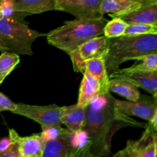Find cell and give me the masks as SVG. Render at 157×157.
Segmentation results:
<instances>
[{"label": "cell", "instance_id": "6da1fadb", "mask_svg": "<svg viewBox=\"0 0 157 157\" xmlns=\"http://www.w3.org/2000/svg\"><path fill=\"white\" fill-rule=\"evenodd\" d=\"M116 98L110 92L100 94L85 107V118L82 130L90 140V157L110 155L113 136L124 127H143L147 124L138 122L117 109Z\"/></svg>", "mask_w": 157, "mask_h": 157}, {"label": "cell", "instance_id": "7a4b0ae2", "mask_svg": "<svg viewBox=\"0 0 157 157\" xmlns=\"http://www.w3.org/2000/svg\"><path fill=\"white\" fill-rule=\"evenodd\" d=\"M107 20L100 18H75L46 34L48 44L70 55L92 38L103 35Z\"/></svg>", "mask_w": 157, "mask_h": 157}, {"label": "cell", "instance_id": "3957f363", "mask_svg": "<svg viewBox=\"0 0 157 157\" xmlns=\"http://www.w3.org/2000/svg\"><path fill=\"white\" fill-rule=\"evenodd\" d=\"M152 53H157V34L124 35L109 38L104 58L107 75L109 76L125 61L137 60Z\"/></svg>", "mask_w": 157, "mask_h": 157}, {"label": "cell", "instance_id": "277c9868", "mask_svg": "<svg viewBox=\"0 0 157 157\" xmlns=\"http://www.w3.org/2000/svg\"><path fill=\"white\" fill-rule=\"evenodd\" d=\"M45 35L30 29L27 24L2 18L0 20V51L18 55H32L33 43Z\"/></svg>", "mask_w": 157, "mask_h": 157}, {"label": "cell", "instance_id": "5b68a950", "mask_svg": "<svg viewBox=\"0 0 157 157\" xmlns=\"http://www.w3.org/2000/svg\"><path fill=\"white\" fill-rule=\"evenodd\" d=\"M90 140L84 130H67L58 138L44 141L42 157H90Z\"/></svg>", "mask_w": 157, "mask_h": 157}, {"label": "cell", "instance_id": "8992f818", "mask_svg": "<svg viewBox=\"0 0 157 157\" xmlns=\"http://www.w3.org/2000/svg\"><path fill=\"white\" fill-rule=\"evenodd\" d=\"M109 38L104 35L96 36L83 43L74 53L70 55L74 70L84 74L85 62L93 58H104L108 49Z\"/></svg>", "mask_w": 157, "mask_h": 157}, {"label": "cell", "instance_id": "52a82bcc", "mask_svg": "<svg viewBox=\"0 0 157 157\" xmlns=\"http://www.w3.org/2000/svg\"><path fill=\"white\" fill-rule=\"evenodd\" d=\"M63 107L56 104L48 106L29 105L18 103L13 111L15 114L21 115L38 123L41 127L58 125L62 126L61 117Z\"/></svg>", "mask_w": 157, "mask_h": 157}, {"label": "cell", "instance_id": "ba28073f", "mask_svg": "<svg viewBox=\"0 0 157 157\" xmlns=\"http://www.w3.org/2000/svg\"><path fill=\"white\" fill-rule=\"evenodd\" d=\"M156 130L147 123L145 131L136 140H129L122 150L118 151L114 156L118 157H156L157 136Z\"/></svg>", "mask_w": 157, "mask_h": 157}, {"label": "cell", "instance_id": "9c48e42d", "mask_svg": "<svg viewBox=\"0 0 157 157\" xmlns=\"http://www.w3.org/2000/svg\"><path fill=\"white\" fill-rule=\"evenodd\" d=\"M109 78L126 80L136 87L148 91L156 101L157 71H145L131 67L124 69L117 68L109 75Z\"/></svg>", "mask_w": 157, "mask_h": 157}, {"label": "cell", "instance_id": "30bf717a", "mask_svg": "<svg viewBox=\"0 0 157 157\" xmlns=\"http://www.w3.org/2000/svg\"><path fill=\"white\" fill-rule=\"evenodd\" d=\"M102 0H56L55 10L71 14L77 18H100Z\"/></svg>", "mask_w": 157, "mask_h": 157}, {"label": "cell", "instance_id": "8fae6325", "mask_svg": "<svg viewBox=\"0 0 157 157\" xmlns=\"http://www.w3.org/2000/svg\"><path fill=\"white\" fill-rule=\"evenodd\" d=\"M116 107L119 110L129 116L142 118L149 122L157 113L156 101L149 97H140L136 101H115Z\"/></svg>", "mask_w": 157, "mask_h": 157}, {"label": "cell", "instance_id": "7c38bea8", "mask_svg": "<svg viewBox=\"0 0 157 157\" xmlns=\"http://www.w3.org/2000/svg\"><path fill=\"white\" fill-rule=\"evenodd\" d=\"M9 136L18 146L20 157H42L44 140L41 133L28 136H20L13 129L9 130Z\"/></svg>", "mask_w": 157, "mask_h": 157}, {"label": "cell", "instance_id": "4fadbf2b", "mask_svg": "<svg viewBox=\"0 0 157 157\" xmlns=\"http://www.w3.org/2000/svg\"><path fill=\"white\" fill-rule=\"evenodd\" d=\"M110 16L121 18L127 25L149 24L157 25V0L147 3L130 12Z\"/></svg>", "mask_w": 157, "mask_h": 157}, {"label": "cell", "instance_id": "5bb4252c", "mask_svg": "<svg viewBox=\"0 0 157 157\" xmlns=\"http://www.w3.org/2000/svg\"><path fill=\"white\" fill-rule=\"evenodd\" d=\"M155 0H102L100 6L101 15L110 13V15H120L130 12L147 3Z\"/></svg>", "mask_w": 157, "mask_h": 157}, {"label": "cell", "instance_id": "9a60e30c", "mask_svg": "<svg viewBox=\"0 0 157 157\" xmlns=\"http://www.w3.org/2000/svg\"><path fill=\"white\" fill-rule=\"evenodd\" d=\"M85 118V107L73 104L63 107L61 121L62 125L71 132H78L82 130Z\"/></svg>", "mask_w": 157, "mask_h": 157}, {"label": "cell", "instance_id": "2e32d148", "mask_svg": "<svg viewBox=\"0 0 157 157\" xmlns=\"http://www.w3.org/2000/svg\"><path fill=\"white\" fill-rule=\"evenodd\" d=\"M101 94V87L98 80L91 75L84 71L79 90L78 104L82 107H86L90 101Z\"/></svg>", "mask_w": 157, "mask_h": 157}, {"label": "cell", "instance_id": "e0dca14e", "mask_svg": "<svg viewBox=\"0 0 157 157\" xmlns=\"http://www.w3.org/2000/svg\"><path fill=\"white\" fill-rule=\"evenodd\" d=\"M12 2L15 12L31 15L55 10L56 0H12Z\"/></svg>", "mask_w": 157, "mask_h": 157}, {"label": "cell", "instance_id": "ac0fdd59", "mask_svg": "<svg viewBox=\"0 0 157 157\" xmlns=\"http://www.w3.org/2000/svg\"><path fill=\"white\" fill-rule=\"evenodd\" d=\"M85 71L96 78L101 87V94L108 93L109 76L106 69L104 58H93L85 62Z\"/></svg>", "mask_w": 157, "mask_h": 157}, {"label": "cell", "instance_id": "d6986e66", "mask_svg": "<svg viewBox=\"0 0 157 157\" xmlns=\"http://www.w3.org/2000/svg\"><path fill=\"white\" fill-rule=\"evenodd\" d=\"M109 91L114 92L128 101H136L140 97L138 87L132 83L119 78H109Z\"/></svg>", "mask_w": 157, "mask_h": 157}, {"label": "cell", "instance_id": "ffe728a7", "mask_svg": "<svg viewBox=\"0 0 157 157\" xmlns=\"http://www.w3.org/2000/svg\"><path fill=\"white\" fill-rule=\"evenodd\" d=\"M19 55L16 54L2 52L0 55V84L19 63Z\"/></svg>", "mask_w": 157, "mask_h": 157}, {"label": "cell", "instance_id": "44dd1931", "mask_svg": "<svg viewBox=\"0 0 157 157\" xmlns=\"http://www.w3.org/2000/svg\"><path fill=\"white\" fill-rule=\"evenodd\" d=\"M127 24L120 18H113L111 21H107L104 29L103 35L109 38H117L125 33Z\"/></svg>", "mask_w": 157, "mask_h": 157}, {"label": "cell", "instance_id": "7402d4cb", "mask_svg": "<svg viewBox=\"0 0 157 157\" xmlns=\"http://www.w3.org/2000/svg\"><path fill=\"white\" fill-rule=\"evenodd\" d=\"M0 9L2 13L3 18L15 20V21H18L28 25V23L25 20V17L27 16L28 15L24 12H15L14 10L12 0H1L0 1Z\"/></svg>", "mask_w": 157, "mask_h": 157}, {"label": "cell", "instance_id": "603a6c76", "mask_svg": "<svg viewBox=\"0 0 157 157\" xmlns=\"http://www.w3.org/2000/svg\"><path fill=\"white\" fill-rule=\"evenodd\" d=\"M137 61H140V63L135 64L131 67L145 71H157V53L144 55Z\"/></svg>", "mask_w": 157, "mask_h": 157}, {"label": "cell", "instance_id": "cb8c5ba5", "mask_svg": "<svg viewBox=\"0 0 157 157\" xmlns=\"http://www.w3.org/2000/svg\"><path fill=\"white\" fill-rule=\"evenodd\" d=\"M146 34H157V25L149 24L127 25L124 35H140Z\"/></svg>", "mask_w": 157, "mask_h": 157}, {"label": "cell", "instance_id": "d4e9b609", "mask_svg": "<svg viewBox=\"0 0 157 157\" xmlns=\"http://www.w3.org/2000/svg\"><path fill=\"white\" fill-rule=\"evenodd\" d=\"M68 129L63 128L61 126L52 125V126H46V127H41V136L43 138L44 141L51 140L58 138L63 133L67 132Z\"/></svg>", "mask_w": 157, "mask_h": 157}, {"label": "cell", "instance_id": "484cf974", "mask_svg": "<svg viewBox=\"0 0 157 157\" xmlns=\"http://www.w3.org/2000/svg\"><path fill=\"white\" fill-rule=\"evenodd\" d=\"M16 107V104L12 102L9 98L0 92V112L2 111H13Z\"/></svg>", "mask_w": 157, "mask_h": 157}, {"label": "cell", "instance_id": "4316f807", "mask_svg": "<svg viewBox=\"0 0 157 157\" xmlns=\"http://www.w3.org/2000/svg\"><path fill=\"white\" fill-rule=\"evenodd\" d=\"M11 140H12V144L9 145V147H8L6 151L0 154V157H20L17 144L12 138H11Z\"/></svg>", "mask_w": 157, "mask_h": 157}, {"label": "cell", "instance_id": "83f0119b", "mask_svg": "<svg viewBox=\"0 0 157 157\" xmlns=\"http://www.w3.org/2000/svg\"><path fill=\"white\" fill-rule=\"evenodd\" d=\"M12 140L9 136V137H4L0 140V154L7 150V148L12 144Z\"/></svg>", "mask_w": 157, "mask_h": 157}, {"label": "cell", "instance_id": "f1b7e54d", "mask_svg": "<svg viewBox=\"0 0 157 157\" xmlns=\"http://www.w3.org/2000/svg\"><path fill=\"white\" fill-rule=\"evenodd\" d=\"M2 18H3V15H2V13L1 9H0V20H1Z\"/></svg>", "mask_w": 157, "mask_h": 157}, {"label": "cell", "instance_id": "f546056e", "mask_svg": "<svg viewBox=\"0 0 157 157\" xmlns=\"http://www.w3.org/2000/svg\"><path fill=\"white\" fill-rule=\"evenodd\" d=\"M0 1H1V0H0Z\"/></svg>", "mask_w": 157, "mask_h": 157}]
</instances>
